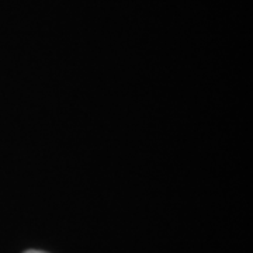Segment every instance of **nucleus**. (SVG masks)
<instances>
[{
  "label": "nucleus",
  "instance_id": "nucleus-1",
  "mask_svg": "<svg viewBox=\"0 0 253 253\" xmlns=\"http://www.w3.org/2000/svg\"><path fill=\"white\" fill-rule=\"evenodd\" d=\"M24 253H46V252H42V251H36V249H30V251H26Z\"/></svg>",
  "mask_w": 253,
  "mask_h": 253
}]
</instances>
